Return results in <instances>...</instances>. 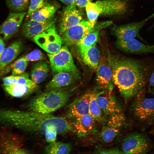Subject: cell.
I'll list each match as a JSON object with an SVG mask.
<instances>
[{
  "label": "cell",
  "mask_w": 154,
  "mask_h": 154,
  "mask_svg": "<svg viewBox=\"0 0 154 154\" xmlns=\"http://www.w3.org/2000/svg\"><path fill=\"white\" fill-rule=\"evenodd\" d=\"M20 41L14 42L5 48L0 57V72L8 66L18 56L22 49Z\"/></svg>",
  "instance_id": "obj_22"
},
{
  "label": "cell",
  "mask_w": 154,
  "mask_h": 154,
  "mask_svg": "<svg viewBox=\"0 0 154 154\" xmlns=\"http://www.w3.org/2000/svg\"><path fill=\"white\" fill-rule=\"evenodd\" d=\"M11 64L12 75H19L24 73L27 66L28 62L22 56Z\"/></svg>",
  "instance_id": "obj_33"
},
{
  "label": "cell",
  "mask_w": 154,
  "mask_h": 154,
  "mask_svg": "<svg viewBox=\"0 0 154 154\" xmlns=\"http://www.w3.org/2000/svg\"><path fill=\"white\" fill-rule=\"evenodd\" d=\"M83 13L75 5H68L62 11L58 24L59 33L62 35L69 28L81 21Z\"/></svg>",
  "instance_id": "obj_10"
},
{
  "label": "cell",
  "mask_w": 154,
  "mask_h": 154,
  "mask_svg": "<svg viewBox=\"0 0 154 154\" xmlns=\"http://www.w3.org/2000/svg\"><path fill=\"white\" fill-rule=\"evenodd\" d=\"M112 91L104 90L96 94L98 104L104 115L106 117L122 112L121 108L112 94Z\"/></svg>",
  "instance_id": "obj_12"
},
{
  "label": "cell",
  "mask_w": 154,
  "mask_h": 154,
  "mask_svg": "<svg viewBox=\"0 0 154 154\" xmlns=\"http://www.w3.org/2000/svg\"><path fill=\"white\" fill-rule=\"evenodd\" d=\"M57 134V129L56 127L53 126H50L47 128L44 133L46 139L49 143L55 141Z\"/></svg>",
  "instance_id": "obj_36"
},
{
  "label": "cell",
  "mask_w": 154,
  "mask_h": 154,
  "mask_svg": "<svg viewBox=\"0 0 154 154\" xmlns=\"http://www.w3.org/2000/svg\"><path fill=\"white\" fill-rule=\"evenodd\" d=\"M113 83L127 100L138 95L148 82L154 70L144 61L109 54Z\"/></svg>",
  "instance_id": "obj_1"
},
{
  "label": "cell",
  "mask_w": 154,
  "mask_h": 154,
  "mask_svg": "<svg viewBox=\"0 0 154 154\" xmlns=\"http://www.w3.org/2000/svg\"><path fill=\"white\" fill-rule=\"evenodd\" d=\"M153 26H154V22L153 23Z\"/></svg>",
  "instance_id": "obj_42"
},
{
  "label": "cell",
  "mask_w": 154,
  "mask_h": 154,
  "mask_svg": "<svg viewBox=\"0 0 154 154\" xmlns=\"http://www.w3.org/2000/svg\"><path fill=\"white\" fill-rule=\"evenodd\" d=\"M96 94L95 91L90 92L89 114L96 121L103 124L107 118L104 115L98 104Z\"/></svg>",
  "instance_id": "obj_27"
},
{
  "label": "cell",
  "mask_w": 154,
  "mask_h": 154,
  "mask_svg": "<svg viewBox=\"0 0 154 154\" xmlns=\"http://www.w3.org/2000/svg\"><path fill=\"white\" fill-rule=\"evenodd\" d=\"M80 76L73 73L64 72L56 74L46 84L47 91L52 90L65 88L73 84L78 80Z\"/></svg>",
  "instance_id": "obj_21"
},
{
  "label": "cell",
  "mask_w": 154,
  "mask_h": 154,
  "mask_svg": "<svg viewBox=\"0 0 154 154\" xmlns=\"http://www.w3.org/2000/svg\"><path fill=\"white\" fill-rule=\"evenodd\" d=\"M96 80L99 88L112 91V70L108 58H100L97 69Z\"/></svg>",
  "instance_id": "obj_13"
},
{
  "label": "cell",
  "mask_w": 154,
  "mask_h": 154,
  "mask_svg": "<svg viewBox=\"0 0 154 154\" xmlns=\"http://www.w3.org/2000/svg\"><path fill=\"white\" fill-rule=\"evenodd\" d=\"M97 5L100 15H111L122 14L127 7L123 0H103L95 2Z\"/></svg>",
  "instance_id": "obj_19"
},
{
  "label": "cell",
  "mask_w": 154,
  "mask_h": 154,
  "mask_svg": "<svg viewBox=\"0 0 154 154\" xmlns=\"http://www.w3.org/2000/svg\"><path fill=\"white\" fill-rule=\"evenodd\" d=\"M48 0H30L27 17L29 18L33 13L40 9L47 2Z\"/></svg>",
  "instance_id": "obj_34"
},
{
  "label": "cell",
  "mask_w": 154,
  "mask_h": 154,
  "mask_svg": "<svg viewBox=\"0 0 154 154\" xmlns=\"http://www.w3.org/2000/svg\"><path fill=\"white\" fill-rule=\"evenodd\" d=\"M85 7L88 20L94 27L100 15L98 7L95 2H90Z\"/></svg>",
  "instance_id": "obj_31"
},
{
  "label": "cell",
  "mask_w": 154,
  "mask_h": 154,
  "mask_svg": "<svg viewBox=\"0 0 154 154\" xmlns=\"http://www.w3.org/2000/svg\"><path fill=\"white\" fill-rule=\"evenodd\" d=\"M48 56L53 75L60 72H68L80 75L66 46H62L59 51L55 54H48Z\"/></svg>",
  "instance_id": "obj_4"
},
{
  "label": "cell",
  "mask_w": 154,
  "mask_h": 154,
  "mask_svg": "<svg viewBox=\"0 0 154 154\" xmlns=\"http://www.w3.org/2000/svg\"><path fill=\"white\" fill-rule=\"evenodd\" d=\"M2 80L3 86L15 84H32L35 83L29 78L28 74L24 73L19 75L6 76L3 78Z\"/></svg>",
  "instance_id": "obj_30"
},
{
  "label": "cell",
  "mask_w": 154,
  "mask_h": 154,
  "mask_svg": "<svg viewBox=\"0 0 154 154\" xmlns=\"http://www.w3.org/2000/svg\"><path fill=\"white\" fill-rule=\"evenodd\" d=\"M99 29L98 25L92 27L88 20H82L62 35V43L66 46L76 45L87 34Z\"/></svg>",
  "instance_id": "obj_8"
},
{
  "label": "cell",
  "mask_w": 154,
  "mask_h": 154,
  "mask_svg": "<svg viewBox=\"0 0 154 154\" xmlns=\"http://www.w3.org/2000/svg\"><path fill=\"white\" fill-rule=\"evenodd\" d=\"M149 147L147 138L143 135L138 133L127 135L121 143V150L123 154H146Z\"/></svg>",
  "instance_id": "obj_7"
},
{
  "label": "cell",
  "mask_w": 154,
  "mask_h": 154,
  "mask_svg": "<svg viewBox=\"0 0 154 154\" xmlns=\"http://www.w3.org/2000/svg\"><path fill=\"white\" fill-rule=\"evenodd\" d=\"M0 120L11 126L32 133L44 134L50 126L57 128L58 134L74 131L72 122L64 118L31 111L0 110Z\"/></svg>",
  "instance_id": "obj_2"
},
{
  "label": "cell",
  "mask_w": 154,
  "mask_h": 154,
  "mask_svg": "<svg viewBox=\"0 0 154 154\" xmlns=\"http://www.w3.org/2000/svg\"><path fill=\"white\" fill-rule=\"evenodd\" d=\"M26 12L10 13L5 20L0 26V35L4 40L7 41L17 32Z\"/></svg>",
  "instance_id": "obj_14"
},
{
  "label": "cell",
  "mask_w": 154,
  "mask_h": 154,
  "mask_svg": "<svg viewBox=\"0 0 154 154\" xmlns=\"http://www.w3.org/2000/svg\"><path fill=\"white\" fill-rule=\"evenodd\" d=\"M53 17L46 21H37L30 18L23 24L22 31L24 35L28 38H33L55 25Z\"/></svg>",
  "instance_id": "obj_18"
},
{
  "label": "cell",
  "mask_w": 154,
  "mask_h": 154,
  "mask_svg": "<svg viewBox=\"0 0 154 154\" xmlns=\"http://www.w3.org/2000/svg\"><path fill=\"white\" fill-rule=\"evenodd\" d=\"M72 120L74 132L79 137H86L97 132L96 121L89 113Z\"/></svg>",
  "instance_id": "obj_15"
},
{
  "label": "cell",
  "mask_w": 154,
  "mask_h": 154,
  "mask_svg": "<svg viewBox=\"0 0 154 154\" xmlns=\"http://www.w3.org/2000/svg\"><path fill=\"white\" fill-rule=\"evenodd\" d=\"M116 45L118 49L126 52L138 54H154V44H146L135 38L128 40L117 39Z\"/></svg>",
  "instance_id": "obj_17"
},
{
  "label": "cell",
  "mask_w": 154,
  "mask_h": 154,
  "mask_svg": "<svg viewBox=\"0 0 154 154\" xmlns=\"http://www.w3.org/2000/svg\"><path fill=\"white\" fill-rule=\"evenodd\" d=\"M148 82L149 86L154 90V70L150 76Z\"/></svg>",
  "instance_id": "obj_39"
},
{
  "label": "cell",
  "mask_w": 154,
  "mask_h": 154,
  "mask_svg": "<svg viewBox=\"0 0 154 154\" xmlns=\"http://www.w3.org/2000/svg\"><path fill=\"white\" fill-rule=\"evenodd\" d=\"M49 70V66L46 62L38 61L34 64L31 70V80L37 84L40 83L46 78Z\"/></svg>",
  "instance_id": "obj_25"
},
{
  "label": "cell",
  "mask_w": 154,
  "mask_h": 154,
  "mask_svg": "<svg viewBox=\"0 0 154 154\" xmlns=\"http://www.w3.org/2000/svg\"><path fill=\"white\" fill-rule=\"evenodd\" d=\"M93 0H76V5L80 8L86 7L87 5Z\"/></svg>",
  "instance_id": "obj_38"
},
{
  "label": "cell",
  "mask_w": 154,
  "mask_h": 154,
  "mask_svg": "<svg viewBox=\"0 0 154 154\" xmlns=\"http://www.w3.org/2000/svg\"><path fill=\"white\" fill-rule=\"evenodd\" d=\"M4 87L6 92L11 96L19 98L32 93L37 89L38 86L35 83L32 84H15Z\"/></svg>",
  "instance_id": "obj_24"
},
{
  "label": "cell",
  "mask_w": 154,
  "mask_h": 154,
  "mask_svg": "<svg viewBox=\"0 0 154 154\" xmlns=\"http://www.w3.org/2000/svg\"><path fill=\"white\" fill-rule=\"evenodd\" d=\"M72 94L63 88L52 90L33 97L28 105L30 111L43 114H50L63 106Z\"/></svg>",
  "instance_id": "obj_3"
},
{
  "label": "cell",
  "mask_w": 154,
  "mask_h": 154,
  "mask_svg": "<svg viewBox=\"0 0 154 154\" xmlns=\"http://www.w3.org/2000/svg\"><path fill=\"white\" fill-rule=\"evenodd\" d=\"M81 55L86 64L94 70L97 69L100 59V52L96 44Z\"/></svg>",
  "instance_id": "obj_26"
},
{
  "label": "cell",
  "mask_w": 154,
  "mask_h": 154,
  "mask_svg": "<svg viewBox=\"0 0 154 154\" xmlns=\"http://www.w3.org/2000/svg\"><path fill=\"white\" fill-rule=\"evenodd\" d=\"M133 114L140 120H149L154 117V97H141L135 101L133 106Z\"/></svg>",
  "instance_id": "obj_16"
},
{
  "label": "cell",
  "mask_w": 154,
  "mask_h": 154,
  "mask_svg": "<svg viewBox=\"0 0 154 154\" xmlns=\"http://www.w3.org/2000/svg\"><path fill=\"white\" fill-rule=\"evenodd\" d=\"M71 149L69 143L54 141L46 145L44 150L46 154H70Z\"/></svg>",
  "instance_id": "obj_28"
},
{
  "label": "cell",
  "mask_w": 154,
  "mask_h": 154,
  "mask_svg": "<svg viewBox=\"0 0 154 154\" xmlns=\"http://www.w3.org/2000/svg\"><path fill=\"white\" fill-rule=\"evenodd\" d=\"M95 154H123L121 150L116 148H103L97 147Z\"/></svg>",
  "instance_id": "obj_37"
},
{
  "label": "cell",
  "mask_w": 154,
  "mask_h": 154,
  "mask_svg": "<svg viewBox=\"0 0 154 154\" xmlns=\"http://www.w3.org/2000/svg\"><path fill=\"white\" fill-rule=\"evenodd\" d=\"M23 57L27 62L42 60L44 58L43 54L38 49L35 50Z\"/></svg>",
  "instance_id": "obj_35"
},
{
  "label": "cell",
  "mask_w": 154,
  "mask_h": 154,
  "mask_svg": "<svg viewBox=\"0 0 154 154\" xmlns=\"http://www.w3.org/2000/svg\"><path fill=\"white\" fill-rule=\"evenodd\" d=\"M90 93H87L74 100L69 106L67 117L73 119L89 113Z\"/></svg>",
  "instance_id": "obj_20"
},
{
  "label": "cell",
  "mask_w": 154,
  "mask_h": 154,
  "mask_svg": "<svg viewBox=\"0 0 154 154\" xmlns=\"http://www.w3.org/2000/svg\"><path fill=\"white\" fill-rule=\"evenodd\" d=\"M30 0H29V1Z\"/></svg>",
  "instance_id": "obj_43"
},
{
  "label": "cell",
  "mask_w": 154,
  "mask_h": 154,
  "mask_svg": "<svg viewBox=\"0 0 154 154\" xmlns=\"http://www.w3.org/2000/svg\"><path fill=\"white\" fill-rule=\"evenodd\" d=\"M60 5L56 2H47L40 9L32 13L29 18L38 21H44L53 17Z\"/></svg>",
  "instance_id": "obj_23"
},
{
  "label": "cell",
  "mask_w": 154,
  "mask_h": 154,
  "mask_svg": "<svg viewBox=\"0 0 154 154\" xmlns=\"http://www.w3.org/2000/svg\"><path fill=\"white\" fill-rule=\"evenodd\" d=\"M18 137L11 129L4 128L0 129V152L3 154H31L20 145Z\"/></svg>",
  "instance_id": "obj_9"
},
{
  "label": "cell",
  "mask_w": 154,
  "mask_h": 154,
  "mask_svg": "<svg viewBox=\"0 0 154 154\" xmlns=\"http://www.w3.org/2000/svg\"><path fill=\"white\" fill-rule=\"evenodd\" d=\"M99 32V29L94 30L85 36L76 45L81 54L92 46L96 44L98 39Z\"/></svg>",
  "instance_id": "obj_29"
},
{
  "label": "cell",
  "mask_w": 154,
  "mask_h": 154,
  "mask_svg": "<svg viewBox=\"0 0 154 154\" xmlns=\"http://www.w3.org/2000/svg\"><path fill=\"white\" fill-rule=\"evenodd\" d=\"M29 0H6L7 5L15 13L23 12L28 8Z\"/></svg>",
  "instance_id": "obj_32"
},
{
  "label": "cell",
  "mask_w": 154,
  "mask_h": 154,
  "mask_svg": "<svg viewBox=\"0 0 154 154\" xmlns=\"http://www.w3.org/2000/svg\"><path fill=\"white\" fill-rule=\"evenodd\" d=\"M154 17V13L141 21L117 26L114 34L117 39L128 40L137 38L144 41L139 34V31L146 23Z\"/></svg>",
  "instance_id": "obj_11"
},
{
  "label": "cell",
  "mask_w": 154,
  "mask_h": 154,
  "mask_svg": "<svg viewBox=\"0 0 154 154\" xmlns=\"http://www.w3.org/2000/svg\"><path fill=\"white\" fill-rule=\"evenodd\" d=\"M33 41L49 54H55L61 48L62 41L55 25L33 38Z\"/></svg>",
  "instance_id": "obj_6"
},
{
  "label": "cell",
  "mask_w": 154,
  "mask_h": 154,
  "mask_svg": "<svg viewBox=\"0 0 154 154\" xmlns=\"http://www.w3.org/2000/svg\"><path fill=\"white\" fill-rule=\"evenodd\" d=\"M108 117L103 124L99 135L100 140L106 143L112 142L118 136L125 120V117L122 112Z\"/></svg>",
  "instance_id": "obj_5"
},
{
  "label": "cell",
  "mask_w": 154,
  "mask_h": 154,
  "mask_svg": "<svg viewBox=\"0 0 154 154\" xmlns=\"http://www.w3.org/2000/svg\"><path fill=\"white\" fill-rule=\"evenodd\" d=\"M63 3L68 5H76V0H59Z\"/></svg>",
  "instance_id": "obj_41"
},
{
  "label": "cell",
  "mask_w": 154,
  "mask_h": 154,
  "mask_svg": "<svg viewBox=\"0 0 154 154\" xmlns=\"http://www.w3.org/2000/svg\"><path fill=\"white\" fill-rule=\"evenodd\" d=\"M3 37L0 35V57L5 48V45Z\"/></svg>",
  "instance_id": "obj_40"
}]
</instances>
